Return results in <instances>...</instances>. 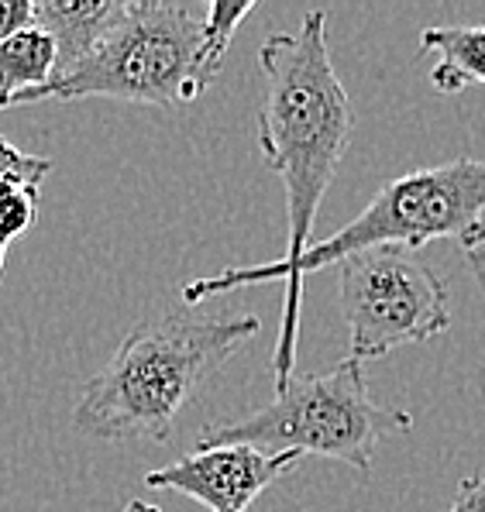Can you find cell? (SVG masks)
I'll return each instance as SVG.
<instances>
[{"label":"cell","instance_id":"obj_7","mask_svg":"<svg viewBox=\"0 0 485 512\" xmlns=\"http://www.w3.org/2000/svg\"><path fill=\"white\" fill-rule=\"evenodd\" d=\"M300 461V454H265L245 444L193 447L186 458L148 471L145 485L179 492L210 512H248L265 488L296 471Z\"/></svg>","mask_w":485,"mask_h":512},{"label":"cell","instance_id":"obj_1","mask_svg":"<svg viewBox=\"0 0 485 512\" xmlns=\"http://www.w3.org/2000/svg\"><path fill=\"white\" fill-rule=\"evenodd\" d=\"M441 238H458L465 251L485 244V162L458 159L448 165L406 172V176L382 186L375 200L348 227H341L327 241L310 244L296 262H265L245 265V269H224L217 275H200V279H190L183 286V303L193 310L197 303H207V299L231 293V289L286 282L279 341L276 354H272V372H276L279 389L293 378L296 365L303 275L338 265L344 258L372 248L417 251Z\"/></svg>","mask_w":485,"mask_h":512},{"label":"cell","instance_id":"obj_17","mask_svg":"<svg viewBox=\"0 0 485 512\" xmlns=\"http://www.w3.org/2000/svg\"><path fill=\"white\" fill-rule=\"evenodd\" d=\"M121 512H162L159 506H152V502H142V499H135V502H128Z\"/></svg>","mask_w":485,"mask_h":512},{"label":"cell","instance_id":"obj_16","mask_svg":"<svg viewBox=\"0 0 485 512\" xmlns=\"http://www.w3.org/2000/svg\"><path fill=\"white\" fill-rule=\"evenodd\" d=\"M465 258H468V269L475 275V286H479V293L485 296V244L482 248L465 251Z\"/></svg>","mask_w":485,"mask_h":512},{"label":"cell","instance_id":"obj_4","mask_svg":"<svg viewBox=\"0 0 485 512\" xmlns=\"http://www.w3.org/2000/svg\"><path fill=\"white\" fill-rule=\"evenodd\" d=\"M413 427L406 409L375 403L358 361L344 358L320 375H293L276 399L200 430L197 447L245 444L265 454H317L369 475L375 447Z\"/></svg>","mask_w":485,"mask_h":512},{"label":"cell","instance_id":"obj_15","mask_svg":"<svg viewBox=\"0 0 485 512\" xmlns=\"http://www.w3.org/2000/svg\"><path fill=\"white\" fill-rule=\"evenodd\" d=\"M448 512H485V475H472L458 485Z\"/></svg>","mask_w":485,"mask_h":512},{"label":"cell","instance_id":"obj_9","mask_svg":"<svg viewBox=\"0 0 485 512\" xmlns=\"http://www.w3.org/2000/svg\"><path fill=\"white\" fill-rule=\"evenodd\" d=\"M420 49L437 55L430 83L437 93L485 86V25H441L420 35Z\"/></svg>","mask_w":485,"mask_h":512},{"label":"cell","instance_id":"obj_10","mask_svg":"<svg viewBox=\"0 0 485 512\" xmlns=\"http://www.w3.org/2000/svg\"><path fill=\"white\" fill-rule=\"evenodd\" d=\"M56 76V45L42 28H25L0 42V110L21 107L28 93Z\"/></svg>","mask_w":485,"mask_h":512},{"label":"cell","instance_id":"obj_5","mask_svg":"<svg viewBox=\"0 0 485 512\" xmlns=\"http://www.w3.org/2000/svg\"><path fill=\"white\" fill-rule=\"evenodd\" d=\"M214 80L217 73L203 62V18L197 11L162 0H128L121 21L80 66L28 93L21 107L86 97L190 107Z\"/></svg>","mask_w":485,"mask_h":512},{"label":"cell","instance_id":"obj_8","mask_svg":"<svg viewBox=\"0 0 485 512\" xmlns=\"http://www.w3.org/2000/svg\"><path fill=\"white\" fill-rule=\"evenodd\" d=\"M128 0H38L35 28H42L56 45V76L97 49L124 14ZM52 76V80H56Z\"/></svg>","mask_w":485,"mask_h":512},{"label":"cell","instance_id":"obj_11","mask_svg":"<svg viewBox=\"0 0 485 512\" xmlns=\"http://www.w3.org/2000/svg\"><path fill=\"white\" fill-rule=\"evenodd\" d=\"M255 11V0H241V4H228V0H214L203 14V62L210 73H221L228 45L238 31L241 21Z\"/></svg>","mask_w":485,"mask_h":512},{"label":"cell","instance_id":"obj_2","mask_svg":"<svg viewBox=\"0 0 485 512\" xmlns=\"http://www.w3.org/2000/svg\"><path fill=\"white\" fill-rule=\"evenodd\" d=\"M265 97L258 107V145L286 193V255L310 248L317 210L341 169L355 131V110L327 49V14L307 11L296 31L269 35L258 52Z\"/></svg>","mask_w":485,"mask_h":512},{"label":"cell","instance_id":"obj_3","mask_svg":"<svg viewBox=\"0 0 485 512\" xmlns=\"http://www.w3.org/2000/svg\"><path fill=\"white\" fill-rule=\"evenodd\" d=\"M258 334V317H203L190 306L131 327L83 385L73 427L93 440H166L200 385Z\"/></svg>","mask_w":485,"mask_h":512},{"label":"cell","instance_id":"obj_18","mask_svg":"<svg viewBox=\"0 0 485 512\" xmlns=\"http://www.w3.org/2000/svg\"><path fill=\"white\" fill-rule=\"evenodd\" d=\"M4 258H7V244L0 241V275H4Z\"/></svg>","mask_w":485,"mask_h":512},{"label":"cell","instance_id":"obj_14","mask_svg":"<svg viewBox=\"0 0 485 512\" xmlns=\"http://www.w3.org/2000/svg\"><path fill=\"white\" fill-rule=\"evenodd\" d=\"M35 25V4L28 0H0V42Z\"/></svg>","mask_w":485,"mask_h":512},{"label":"cell","instance_id":"obj_6","mask_svg":"<svg viewBox=\"0 0 485 512\" xmlns=\"http://www.w3.org/2000/svg\"><path fill=\"white\" fill-rule=\"evenodd\" d=\"M348 358L375 361L448 334V286L417 251L372 248L338 262Z\"/></svg>","mask_w":485,"mask_h":512},{"label":"cell","instance_id":"obj_13","mask_svg":"<svg viewBox=\"0 0 485 512\" xmlns=\"http://www.w3.org/2000/svg\"><path fill=\"white\" fill-rule=\"evenodd\" d=\"M49 172H52L49 159L21 152L18 145H11V141L0 138V183H21V186L42 189Z\"/></svg>","mask_w":485,"mask_h":512},{"label":"cell","instance_id":"obj_12","mask_svg":"<svg viewBox=\"0 0 485 512\" xmlns=\"http://www.w3.org/2000/svg\"><path fill=\"white\" fill-rule=\"evenodd\" d=\"M38 220V189L21 183H0V241L11 244L31 231Z\"/></svg>","mask_w":485,"mask_h":512}]
</instances>
